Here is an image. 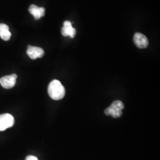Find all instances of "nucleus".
<instances>
[{"mask_svg":"<svg viewBox=\"0 0 160 160\" xmlns=\"http://www.w3.org/2000/svg\"><path fill=\"white\" fill-rule=\"evenodd\" d=\"M49 96L53 100H59L63 98L65 94V89L61 82L57 80L52 81L48 89Z\"/></svg>","mask_w":160,"mask_h":160,"instance_id":"obj_1","label":"nucleus"},{"mask_svg":"<svg viewBox=\"0 0 160 160\" xmlns=\"http://www.w3.org/2000/svg\"><path fill=\"white\" fill-rule=\"evenodd\" d=\"M124 109V104L120 100H116L105 109L104 113L107 116H112L113 118H119L122 114V110Z\"/></svg>","mask_w":160,"mask_h":160,"instance_id":"obj_2","label":"nucleus"},{"mask_svg":"<svg viewBox=\"0 0 160 160\" xmlns=\"http://www.w3.org/2000/svg\"><path fill=\"white\" fill-rule=\"evenodd\" d=\"M14 118L8 113L0 114V131H4L14 124Z\"/></svg>","mask_w":160,"mask_h":160,"instance_id":"obj_3","label":"nucleus"},{"mask_svg":"<svg viewBox=\"0 0 160 160\" xmlns=\"http://www.w3.org/2000/svg\"><path fill=\"white\" fill-rule=\"evenodd\" d=\"M17 78V75L14 74L7 75L0 78V84L3 88L6 89H10L16 85Z\"/></svg>","mask_w":160,"mask_h":160,"instance_id":"obj_4","label":"nucleus"},{"mask_svg":"<svg viewBox=\"0 0 160 160\" xmlns=\"http://www.w3.org/2000/svg\"><path fill=\"white\" fill-rule=\"evenodd\" d=\"M44 51L43 49L39 47L32 46L29 45L27 49V54L32 59H36L40 58L44 55Z\"/></svg>","mask_w":160,"mask_h":160,"instance_id":"obj_5","label":"nucleus"},{"mask_svg":"<svg viewBox=\"0 0 160 160\" xmlns=\"http://www.w3.org/2000/svg\"><path fill=\"white\" fill-rule=\"evenodd\" d=\"M133 41L136 46L140 49H144L148 46V40L147 37L142 33H135L133 37Z\"/></svg>","mask_w":160,"mask_h":160,"instance_id":"obj_6","label":"nucleus"},{"mask_svg":"<svg viewBox=\"0 0 160 160\" xmlns=\"http://www.w3.org/2000/svg\"><path fill=\"white\" fill-rule=\"evenodd\" d=\"M61 33L63 36H69L71 38H74L76 34V30L72 28V24L69 21H65L63 23Z\"/></svg>","mask_w":160,"mask_h":160,"instance_id":"obj_7","label":"nucleus"},{"mask_svg":"<svg viewBox=\"0 0 160 160\" xmlns=\"http://www.w3.org/2000/svg\"><path fill=\"white\" fill-rule=\"evenodd\" d=\"M29 11L36 20H38L44 16L45 9L43 7H39L35 5H32L29 7Z\"/></svg>","mask_w":160,"mask_h":160,"instance_id":"obj_8","label":"nucleus"},{"mask_svg":"<svg viewBox=\"0 0 160 160\" xmlns=\"http://www.w3.org/2000/svg\"><path fill=\"white\" fill-rule=\"evenodd\" d=\"M12 34L9 31V28L5 24H0V37L4 40H10Z\"/></svg>","mask_w":160,"mask_h":160,"instance_id":"obj_9","label":"nucleus"},{"mask_svg":"<svg viewBox=\"0 0 160 160\" xmlns=\"http://www.w3.org/2000/svg\"><path fill=\"white\" fill-rule=\"evenodd\" d=\"M26 160H38V159L36 157H34L33 155H29L26 157Z\"/></svg>","mask_w":160,"mask_h":160,"instance_id":"obj_10","label":"nucleus"}]
</instances>
